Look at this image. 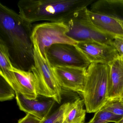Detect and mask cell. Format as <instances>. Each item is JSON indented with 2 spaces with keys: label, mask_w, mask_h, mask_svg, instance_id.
<instances>
[{
  "label": "cell",
  "mask_w": 123,
  "mask_h": 123,
  "mask_svg": "<svg viewBox=\"0 0 123 123\" xmlns=\"http://www.w3.org/2000/svg\"><path fill=\"white\" fill-rule=\"evenodd\" d=\"M122 118L101 108L95 112L93 118L86 123H117Z\"/></svg>",
  "instance_id": "cell-18"
},
{
  "label": "cell",
  "mask_w": 123,
  "mask_h": 123,
  "mask_svg": "<svg viewBox=\"0 0 123 123\" xmlns=\"http://www.w3.org/2000/svg\"><path fill=\"white\" fill-rule=\"evenodd\" d=\"M108 65L109 77L108 98H123V60L119 56Z\"/></svg>",
  "instance_id": "cell-11"
},
{
  "label": "cell",
  "mask_w": 123,
  "mask_h": 123,
  "mask_svg": "<svg viewBox=\"0 0 123 123\" xmlns=\"http://www.w3.org/2000/svg\"><path fill=\"white\" fill-rule=\"evenodd\" d=\"M122 98V100H123V98Z\"/></svg>",
  "instance_id": "cell-25"
},
{
  "label": "cell",
  "mask_w": 123,
  "mask_h": 123,
  "mask_svg": "<svg viewBox=\"0 0 123 123\" xmlns=\"http://www.w3.org/2000/svg\"><path fill=\"white\" fill-rule=\"evenodd\" d=\"M33 28L32 24L0 3V42L7 49L13 66L28 72L34 67Z\"/></svg>",
  "instance_id": "cell-1"
},
{
  "label": "cell",
  "mask_w": 123,
  "mask_h": 123,
  "mask_svg": "<svg viewBox=\"0 0 123 123\" xmlns=\"http://www.w3.org/2000/svg\"><path fill=\"white\" fill-rule=\"evenodd\" d=\"M76 46L91 63L108 65L119 56L113 45L86 41L78 42Z\"/></svg>",
  "instance_id": "cell-8"
},
{
  "label": "cell",
  "mask_w": 123,
  "mask_h": 123,
  "mask_svg": "<svg viewBox=\"0 0 123 123\" xmlns=\"http://www.w3.org/2000/svg\"><path fill=\"white\" fill-rule=\"evenodd\" d=\"M13 67L7 49L2 42H0V76L16 92L23 94L22 88L13 71Z\"/></svg>",
  "instance_id": "cell-14"
},
{
  "label": "cell",
  "mask_w": 123,
  "mask_h": 123,
  "mask_svg": "<svg viewBox=\"0 0 123 123\" xmlns=\"http://www.w3.org/2000/svg\"><path fill=\"white\" fill-rule=\"evenodd\" d=\"M12 70L22 88L23 95L28 99H36L38 94L37 81L33 73L18 69L13 67Z\"/></svg>",
  "instance_id": "cell-15"
},
{
  "label": "cell",
  "mask_w": 123,
  "mask_h": 123,
  "mask_svg": "<svg viewBox=\"0 0 123 123\" xmlns=\"http://www.w3.org/2000/svg\"><path fill=\"white\" fill-rule=\"evenodd\" d=\"M46 56L53 68L69 67L87 69L91 63L75 45L53 44L47 49Z\"/></svg>",
  "instance_id": "cell-7"
},
{
  "label": "cell",
  "mask_w": 123,
  "mask_h": 123,
  "mask_svg": "<svg viewBox=\"0 0 123 123\" xmlns=\"http://www.w3.org/2000/svg\"><path fill=\"white\" fill-rule=\"evenodd\" d=\"M68 28L62 22H46L33 26L32 39L34 47L46 59L47 49L53 44L67 43L76 46L78 42L68 36Z\"/></svg>",
  "instance_id": "cell-5"
},
{
  "label": "cell",
  "mask_w": 123,
  "mask_h": 123,
  "mask_svg": "<svg viewBox=\"0 0 123 123\" xmlns=\"http://www.w3.org/2000/svg\"><path fill=\"white\" fill-rule=\"evenodd\" d=\"M113 46L116 49L119 56H123V38L114 37L113 41Z\"/></svg>",
  "instance_id": "cell-21"
},
{
  "label": "cell",
  "mask_w": 123,
  "mask_h": 123,
  "mask_svg": "<svg viewBox=\"0 0 123 123\" xmlns=\"http://www.w3.org/2000/svg\"><path fill=\"white\" fill-rule=\"evenodd\" d=\"M87 8L73 14L63 22L68 28L67 35L77 42L94 41L113 45L114 37L102 33L93 24L88 15Z\"/></svg>",
  "instance_id": "cell-4"
},
{
  "label": "cell",
  "mask_w": 123,
  "mask_h": 123,
  "mask_svg": "<svg viewBox=\"0 0 123 123\" xmlns=\"http://www.w3.org/2000/svg\"><path fill=\"white\" fill-rule=\"evenodd\" d=\"M101 108L116 116L123 117V100L122 98L108 99Z\"/></svg>",
  "instance_id": "cell-19"
},
{
  "label": "cell",
  "mask_w": 123,
  "mask_h": 123,
  "mask_svg": "<svg viewBox=\"0 0 123 123\" xmlns=\"http://www.w3.org/2000/svg\"><path fill=\"white\" fill-rule=\"evenodd\" d=\"M117 123H123V117Z\"/></svg>",
  "instance_id": "cell-23"
},
{
  "label": "cell",
  "mask_w": 123,
  "mask_h": 123,
  "mask_svg": "<svg viewBox=\"0 0 123 123\" xmlns=\"http://www.w3.org/2000/svg\"><path fill=\"white\" fill-rule=\"evenodd\" d=\"M53 69L62 89L82 94L87 69L69 67H57Z\"/></svg>",
  "instance_id": "cell-9"
},
{
  "label": "cell",
  "mask_w": 123,
  "mask_h": 123,
  "mask_svg": "<svg viewBox=\"0 0 123 123\" xmlns=\"http://www.w3.org/2000/svg\"><path fill=\"white\" fill-rule=\"evenodd\" d=\"M87 13L94 26L100 31L113 37L123 38V29L114 18L94 12L87 9Z\"/></svg>",
  "instance_id": "cell-12"
},
{
  "label": "cell",
  "mask_w": 123,
  "mask_h": 123,
  "mask_svg": "<svg viewBox=\"0 0 123 123\" xmlns=\"http://www.w3.org/2000/svg\"><path fill=\"white\" fill-rule=\"evenodd\" d=\"M109 67L106 64L92 63L86 69L82 95L86 112L95 113L108 100Z\"/></svg>",
  "instance_id": "cell-3"
},
{
  "label": "cell",
  "mask_w": 123,
  "mask_h": 123,
  "mask_svg": "<svg viewBox=\"0 0 123 123\" xmlns=\"http://www.w3.org/2000/svg\"><path fill=\"white\" fill-rule=\"evenodd\" d=\"M79 98L64 103L50 114L40 123H63L70 112L75 107Z\"/></svg>",
  "instance_id": "cell-16"
},
{
  "label": "cell",
  "mask_w": 123,
  "mask_h": 123,
  "mask_svg": "<svg viewBox=\"0 0 123 123\" xmlns=\"http://www.w3.org/2000/svg\"><path fill=\"white\" fill-rule=\"evenodd\" d=\"M94 0H20L19 14L32 24L41 21L63 23Z\"/></svg>",
  "instance_id": "cell-2"
},
{
  "label": "cell",
  "mask_w": 123,
  "mask_h": 123,
  "mask_svg": "<svg viewBox=\"0 0 123 123\" xmlns=\"http://www.w3.org/2000/svg\"><path fill=\"white\" fill-rule=\"evenodd\" d=\"M15 92V98L20 110L41 121L50 114L56 102L51 98L38 99L37 98L35 99H28L21 93Z\"/></svg>",
  "instance_id": "cell-10"
},
{
  "label": "cell",
  "mask_w": 123,
  "mask_h": 123,
  "mask_svg": "<svg viewBox=\"0 0 123 123\" xmlns=\"http://www.w3.org/2000/svg\"><path fill=\"white\" fill-rule=\"evenodd\" d=\"M41 121L31 114H26L24 117L18 120V123H40Z\"/></svg>",
  "instance_id": "cell-22"
},
{
  "label": "cell",
  "mask_w": 123,
  "mask_h": 123,
  "mask_svg": "<svg viewBox=\"0 0 123 123\" xmlns=\"http://www.w3.org/2000/svg\"><path fill=\"white\" fill-rule=\"evenodd\" d=\"M34 60V67L31 71L36 78L38 95L52 98L60 104L62 100V88L57 80L54 69L47 59L42 57L35 47Z\"/></svg>",
  "instance_id": "cell-6"
},
{
  "label": "cell",
  "mask_w": 123,
  "mask_h": 123,
  "mask_svg": "<svg viewBox=\"0 0 123 123\" xmlns=\"http://www.w3.org/2000/svg\"><path fill=\"white\" fill-rule=\"evenodd\" d=\"M16 97L15 91L0 77V101L1 102L11 100Z\"/></svg>",
  "instance_id": "cell-20"
},
{
  "label": "cell",
  "mask_w": 123,
  "mask_h": 123,
  "mask_svg": "<svg viewBox=\"0 0 123 123\" xmlns=\"http://www.w3.org/2000/svg\"><path fill=\"white\" fill-rule=\"evenodd\" d=\"M121 57V59H122V60H123V56H120Z\"/></svg>",
  "instance_id": "cell-24"
},
{
  "label": "cell",
  "mask_w": 123,
  "mask_h": 123,
  "mask_svg": "<svg viewBox=\"0 0 123 123\" xmlns=\"http://www.w3.org/2000/svg\"><path fill=\"white\" fill-rule=\"evenodd\" d=\"M90 6V11L114 18L123 29V0H98Z\"/></svg>",
  "instance_id": "cell-13"
},
{
  "label": "cell",
  "mask_w": 123,
  "mask_h": 123,
  "mask_svg": "<svg viewBox=\"0 0 123 123\" xmlns=\"http://www.w3.org/2000/svg\"><path fill=\"white\" fill-rule=\"evenodd\" d=\"M84 100L79 98L75 107L70 111L63 123H85L86 110Z\"/></svg>",
  "instance_id": "cell-17"
}]
</instances>
